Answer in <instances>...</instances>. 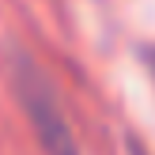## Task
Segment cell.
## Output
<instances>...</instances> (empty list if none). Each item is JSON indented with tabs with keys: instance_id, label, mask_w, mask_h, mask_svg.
I'll list each match as a JSON object with an SVG mask.
<instances>
[{
	"instance_id": "6da1fadb",
	"label": "cell",
	"mask_w": 155,
	"mask_h": 155,
	"mask_svg": "<svg viewBox=\"0 0 155 155\" xmlns=\"http://www.w3.org/2000/svg\"><path fill=\"white\" fill-rule=\"evenodd\" d=\"M15 95H19L23 110L30 114V125L38 129V140L49 155H80L72 140V129H68L64 114H61L53 87L45 83V76L38 72L30 61H15Z\"/></svg>"
}]
</instances>
